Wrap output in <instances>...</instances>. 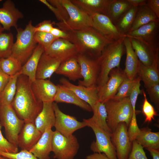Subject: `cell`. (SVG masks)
<instances>
[{
	"mask_svg": "<svg viewBox=\"0 0 159 159\" xmlns=\"http://www.w3.org/2000/svg\"><path fill=\"white\" fill-rule=\"evenodd\" d=\"M43 105V103L35 96L28 77L19 74L17 80L16 92L11 104L18 117L24 122H34L42 109Z\"/></svg>",
	"mask_w": 159,
	"mask_h": 159,
	"instance_id": "cell-1",
	"label": "cell"
},
{
	"mask_svg": "<svg viewBox=\"0 0 159 159\" xmlns=\"http://www.w3.org/2000/svg\"><path fill=\"white\" fill-rule=\"evenodd\" d=\"M63 30L68 33L69 41L75 45L78 53L95 59H97L107 45L113 42L92 26L77 30Z\"/></svg>",
	"mask_w": 159,
	"mask_h": 159,
	"instance_id": "cell-2",
	"label": "cell"
},
{
	"mask_svg": "<svg viewBox=\"0 0 159 159\" xmlns=\"http://www.w3.org/2000/svg\"><path fill=\"white\" fill-rule=\"evenodd\" d=\"M125 37L107 45L97 58L100 67L97 82V88L106 82L112 69L120 67L121 58L125 52L124 42Z\"/></svg>",
	"mask_w": 159,
	"mask_h": 159,
	"instance_id": "cell-3",
	"label": "cell"
},
{
	"mask_svg": "<svg viewBox=\"0 0 159 159\" xmlns=\"http://www.w3.org/2000/svg\"><path fill=\"white\" fill-rule=\"evenodd\" d=\"M34 28L31 20L24 29H16V40L13 45L10 56L17 59L22 65L31 56L37 45L34 39Z\"/></svg>",
	"mask_w": 159,
	"mask_h": 159,
	"instance_id": "cell-4",
	"label": "cell"
},
{
	"mask_svg": "<svg viewBox=\"0 0 159 159\" xmlns=\"http://www.w3.org/2000/svg\"><path fill=\"white\" fill-rule=\"evenodd\" d=\"M104 104L107 113V124L112 132L120 122H124L128 126L133 112L129 97L111 99Z\"/></svg>",
	"mask_w": 159,
	"mask_h": 159,
	"instance_id": "cell-5",
	"label": "cell"
},
{
	"mask_svg": "<svg viewBox=\"0 0 159 159\" xmlns=\"http://www.w3.org/2000/svg\"><path fill=\"white\" fill-rule=\"evenodd\" d=\"M66 9L69 16L64 23H55L58 28L62 30H79L92 27L91 16L88 13L73 3L70 0H59Z\"/></svg>",
	"mask_w": 159,
	"mask_h": 159,
	"instance_id": "cell-6",
	"label": "cell"
},
{
	"mask_svg": "<svg viewBox=\"0 0 159 159\" xmlns=\"http://www.w3.org/2000/svg\"><path fill=\"white\" fill-rule=\"evenodd\" d=\"M0 123L4 128L6 139L18 147V136L24 121L18 117L11 105L0 106Z\"/></svg>",
	"mask_w": 159,
	"mask_h": 159,
	"instance_id": "cell-7",
	"label": "cell"
},
{
	"mask_svg": "<svg viewBox=\"0 0 159 159\" xmlns=\"http://www.w3.org/2000/svg\"><path fill=\"white\" fill-rule=\"evenodd\" d=\"M52 144V152L56 159H74L80 147L75 135L67 137L56 130L54 131Z\"/></svg>",
	"mask_w": 159,
	"mask_h": 159,
	"instance_id": "cell-8",
	"label": "cell"
},
{
	"mask_svg": "<svg viewBox=\"0 0 159 159\" xmlns=\"http://www.w3.org/2000/svg\"><path fill=\"white\" fill-rule=\"evenodd\" d=\"M83 121L94 132L96 141L91 143L90 148L94 153L105 154L110 159H117L114 147L112 142L110 134L101 128L90 118L84 119Z\"/></svg>",
	"mask_w": 159,
	"mask_h": 159,
	"instance_id": "cell-9",
	"label": "cell"
},
{
	"mask_svg": "<svg viewBox=\"0 0 159 159\" xmlns=\"http://www.w3.org/2000/svg\"><path fill=\"white\" fill-rule=\"evenodd\" d=\"M81 68L83 80H79L78 85L85 87L97 86L100 72V65L97 59L78 53L76 56Z\"/></svg>",
	"mask_w": 159,
	"mask_h": 159,
	"instance_id": "cell-10",
	"label": "cell"
},
{
	"mask_svg": "<svg viewBox=\"0 0 159 159\" xmlns=\"http://www.w3.org/2000/svg\"><path fill=\"white\" fill-rule=\"evenodd\" d=\"M53 105L55 116L54 127L55 130L64 136L69 137L77 130L87 126L83 121L80 122L75 117L63 112L57 103L53 102Z\"/></svg>",
	"mask_w": 159,
	"mask_h": 159,
	"instance_id": "cell-11",
	"label": "cell"
},
{
	"mask_svg": "<svg viewBox=\"0 0 159 159\" xmlns=\"http://www.w3.org/2000/svg\"><path fill=\"white\" fill-rule=\"evenodd\" d=\"M128 127L124 122L119 123L110 136L117 159H127L131 150L132 143L128 136Z\"/></svg>",
	"mask_w": 159,
	"mask_h": 159,
	"instance_id": "cell-12",
	"label": "cell"
},
{
	"mask_svg": "<svg viewBox=\"0 0 159 159\" xmlns=\"http://www.w3.org/2000/svg\"><path fill=\"white\" fill-rule=\"evenodd\" d=\"M126 77L124 70L119 67L115 68L110 72L109 78L102 86L97 88L99 101L104 103L112 98L117 93L120 84Z\"/></svg>",
	"mask_w": 159,
	"mask_h": 159,
	"instance_id": "cell-13",
	"label": "cell"
},
{
	"mask_svg": "<svg viewBox=\"0 0 159 159\" xmlns=\"http://www.w3.org/2000/svg\"><path fill=\"white\" fill-rule=\"evenodd\" d=\"M125 37L139 40L159 49V21H152L126 34Z\"/></svg>",
	"mask_w": 159,
	"mask_h": 159,
	"instance_id": "cell-14",
	"label": "cell"
},
{
	"mask_svg": "<svg viewBox=\"0 0 159 159\" xmlns=\"http://www.w3.org/2000/svg\"><path fill=\"white\" fill-rule=\"evenodd\" d=\"M89 14L92 19V27L107 39L114 42L125 37L107 15L98 13Z\"/></svg>",
	"mask_w": 159,
	"mask_h": 159,
	"instance_id": "cell-15",
	"label": "cell"
},
{
	"mask_svg": "<svg viewBox=\"0 0 159 159\" xmlns=\"http://www.w3.org/2000/svg\"><path fill=\"white\" fill-rule=\"evenodd\" d=\"M44 52L62 62L76 57L78 53L73 44L68 40L61 38L55 40Z\"/></svg>",
	"mask_w": 159,
	"mask_h": 159,
	"instance_id": "cell-16",
	"label": "cell"
},
{
	"mask_svg": "<svg viewBox=\"0 0 159 159\" xmlns=\"http://www.w3.org/2000/svg\"><path fill=\"white\" fill-rule=\"evenodd\" d=\"M59 82L62 87L71 90L81 100L89 104L92 109L99 101L97 86L85 87L79 85H77L64 78H61Z\"/></svg>",
	"mask_w": 159,
	"mask_h": 159,
	"instance_id": "cell-17",
	"label": "cell"
},
{
	"mask_svg": "<svg viewBox=\"0 0 159 159\" xmlns=\"http://www.w3.org/2000/svg\"><path fill=\"white\" fill-rule=\"evenodd\" d=\"M24 17L23 14L11 0L5 1L2 7L0 8V24L4 30L10 31L12 27L16 29L18 21Z\"/></svg>",
	"mask_w": 159,
	"mask_h": 159,
	"instance_id": "cell-18",
	"label": "cell"
},
{
	"mask_svg": "<svg viewBox=\"0 0 159 159\" xmlns=\"http://www.w3.org/2000/svg\"><path fill=\"white\" fill-rule=\"evenodd\" d=\"M132 47L139 60L144 65H152L159 60V49L138 39L130 38Z\"/></svg>",
	"mask_w": 159,
	"mask_h": 159,
	"instance_id": "cell-19",
	"label": "cell"
},
{
	"mask_svg": "<svg viewBox=\"0 0 159 159\" xmlns=\"http://www.w3.org/2000/svg\"><path fill=\"white\" fill-rule=\"evenodd\" d=\"M31 87L35 96L39 101L43 103L54 102L57 86L50 80L36 79L31 83Z\"/></svg>",
	"mask_w": 159,
	"mask_h": 159,
	"instance_id": "cell-20",
	"label": "cell"
},
{
	"mask_svg": "<svg viewBox=\"0 0 159 159\" xmlns=\"http://www.w3.org/2000/svg\"><path fill=\"white\" fill-rule=\"evenodd\" d=\"M42 133L34 122H25L18 138V146L21 150L29 151L36 143Z\"/></svg>",
	"mask_w": 159,
	"mask_h": 159,
	"instance_id": "cell-21",
	"label": "cell"
},
{
	"mask_svg": "<svg viewBox=\"0 0 159 159\" xmlns=\"http://www.w3.org/2000/svg\"><path fill=\"white\" fill-rule=\"evenodd\" d=\"M52 127L47 128L36 143L29 151L39 159H50L52 151V139L54 131Z\"/></svg>",
	"mask_w": 159,
	"mask_h": 159,
	"instance_id": "cell-22",
	"label": "cell"
},
{
	"mask_svg": "<svg viewBox=\"0 0 159 159\" xmlns=\"http://www.w3.org/2000/svg\"><path fill=\"white\" fill-rule=\"evenodd\" d=\"M62 62L44 52L41 55L37 67L36 79H46L55 72Z\"/></svg>",
	"mask_w": 159,
	"mask_h": 159,
	"instance_id": "cell-23",
	"label": "cell"
},
{
	"mask_svg": "<svg viewBox=\"0 0 159 159\" xmlns=\"http://www.w3.org/2000/svg\"><path fill=\"white\" fill-rule=\"evenodd\" d=\"M124 42L126 54L124 71L127 78L134 80L138 76L139 60L132 47L130 38L125 37Z\"/></svg>",
	"mask_w": 159,
	"mask_h": 159,
	"instance_id": "cell-24",
	"label": "cell"
},
{
	"mask_svg": "<svg viewBox=\"0 0 159 159\" xmlns=\"http://www.w3.org/2000/svg\"><path fill=\"white\" fill-rule=\"evenodd\" d=\"M74 4L89 14L98 13L107 16L113 0H70Z\"/></svg>",
	"mask_w": 159,
	"mask_h": 159,
	"instance_id": "cell-25",
	"label": "cell"
},
{
	"mask_svg": "<svg viewBox=\"0 0 159 159\" xmlns=\"http://www.w3.org/2000/svg\"><path fill=\"white\" fill-rule=\"evenodd\" d=\"M53 102H43L42 109L35 119V125L42 134L47 128L54 127L55 116Z\"/></svg>",
	"mask_w": 159,
	"mask_h": 159,
	"instance_id": "cell-26",
	"label": "cell"
},
{
	"mask_svg": "<svg viewBox=\"0 0 159 159\" xmlns=\"http://www.w3.org/2000/svg\"><path fill=\"white\" fill-rule=\"evenodd\" d=\"M57 85V90L54 102L72 104L85 110L92 111L89 105L80 98L72 91L63 87L60 85Z\"/></svg>",
	"mask_w": 159,
	"mask_h": 159,
	"instance_id": "cell-27",
	"label": "cell"
},
{
	"mask_svg": "<svg viewBox=\"0 0 159 159\" xmlns=\"http://www.w3.org/2000/svg\"><path fill=\"white\" fill-rule=\"evenodd\" d=\"M159 60L152 65L146 66L139 61L138 76L144 84L145 88L153 85L159 83Z\"/></svg>",
	"mask_w": 159,
	"mask_h": 159,
	"instance_id": "cell-28",
	"label": "cell"
},
{
	"mask_svg": "<svg viewBox=\"0 0 159 159\" xmlns=\"http://www.w3.org/2000/svg\"><path fill=\"white\" fill-rule=\"evenodd\" d=\"M44 52L43 48L38 44L31 56L22 65L19 72L20 74L27 76L31 83L36 79V73L39 61Z\"/></svg>",
	"mask_w": 159,
	"mask_h": 159,
	"instance_id": "cell-29",
	"label": "cell"
},
{
	"mask_svg": "<svg viewBox=\"0 0 159 159\" xmlns=\"http://www.w3.org/2000/svg\"><path fill=\"white\" fill-rule=\"evenodd\" d=\"M55 73L65 76L69 80L74 82L82 78L80 67L76 57L62 62Z\"/></svg>",
	"mask_w": 159,
	"mask_h": 159,
	"instance_id": "cell-30",
	"label": "cell"
},
{
	"mask_svg": "<svg viewBox=\"0 0 159 159\" xmlns=\"http://www.w3.org/2000/svg\"><path fill=\"white\" fill-rule=\"evenodd\" d=\"M135 140L143 148L159 149V132H153L148 127L140 129Z\"/></svg>",
	"mask_w": 159,
	"mask_h": 159,
	"instance_id": "cell-31",
	"label": "cell"
},
{
	"mask_svg": "<svg viewBox=\"0 0 159 159\" xmlns=\"http://www.w3.org/2000/svg\"><path fill=\"white\" fill-rule=\"evenodd\" d=\"M152 21H159V19L146 5L139 6L138 7L133 23L129 32Z\"/></svg>",
	"mask_w": 159,
	"mask_h": 159,
	"instance_id": "cell-32",
	"label": "cell"
},
{
	"mask_svg": "<svg viewBox=\"0 0 159 159\" xmlns=\"http://www.w3.org/2000/svg\"><path fill=\"white\" fill-rule=\"evenodd\" d=\"M19 72L10 77L8 82L0 94V105H10L15 96Z\"/></svg>",
	"mask_w": 159,
	"mask_h": 159,
	"instance_id": "cell-33",
	"label": "cell"
},
{
	"mask_svg": "<svg viewBox=\"0 0 159 159\" xmlns=\"http://www.w3.org/2000/svg\"><path fill=\"white\" fill-rule=\"evenodd\" d=\"M92 110L93 115L90 119L106 132L111 134L112 132L107 124V113L105 104L99 101Z\"/></svg>",
	"mask_w": 159,
	"mask_h": 159,
	"instance_id": "cell-34",
	"label": "cell"
},
{
	"mask_svg": "<svg viewBox=\"0 0 159 159\" xmlns=\"http://www.w3.org/2000/svg\"><path fill=\"white\" fill-rule=\"evenodd\" d=\"M132 6L127 0H113L107 16L115 25L120 17Z\"/></svg>",
	"mask_w": 159,
	"mask_h": 159,
	"instance_id": "cell-35",
	"label": "cell"
},
{
	"mask_svg": "<svg viewBox=\"0 0 159 159\" xmlns=\"http://www.w3.org/2000/svg\"><path fill=\"white\" fill-rule=\"evenodd\" d=\"M138 7L132 6L125 12L117 21L115 25L125 35L129 32L133 23Z\"/></svg>",
	"mask_w": 159,
	"mask_h": 159,
	"instance_id": "cell-36",
	"label": "cell"
},
{
	"mask_svg": "<svg viewBox=\"0 0 159 159\" xmlns=\"http://www.w3.org/2000/svg\"><path fill=\"white\" fill-rule=\"evenodd\" d=\"M54 14L59 22L65 23L69 18L67 12L59 0H40Z\"/></svg>",
	"mask_w": 159,
	"mask_h": 159,
	"instance_id": "cell-37",
	"label": "cell"
},
{
	"mask_svg": "<svg viewBox=\"0 0 159 159\" xmlns=\"http://www.w3.org/2000/svg\"><path fill=\"white\" fill-rule=\"evenodd\" d=\"M22 65L17 59L11 56L0 59V68L6 74L11 77L19 72Z\"/></svg>",
	"mask_w": 159,
	"mask_h": 159,
	"instance_id": "cell-38",
	"label": "cell"
},
{
	"mask_svg": "<svg viewBox=\"0 0 159 159\" xmlns=\"http://www.w3.org/2000/svg\"><path fill=\"white\" fill-rule=\"evenodd\" d=\"M14 43L13 35L11 32L0 33V59L10 56Z\"/></svg>",
	"mask_w": 159,
	"mask_h": 159,
	"instance_id": "cell-39",
	"label": "cell"
},
{
	"mask_svg": "<svg viewBox=\"0 0 159 159\" xmlns=\"http://www.w3.org/2000/svg\"><path fill=\"white\" fill-rule=\"evenodd\" d=\"M50 33L37 32H35L34 39L36 43L40 45L44 51L47 49L56 39Z\"/></svg>",
	"mask_w": 159,
	"mask_h": 159,
	"instance_id": "cell-40",
	"label": "cell"
},
{
	"mask_svg": "<svg viewBox=\"0 0 159 159\" xmlns=\"http://www.w3.org/2000/svg\"><path fill=\"white\" fill-rule=\"evenodd\" d=\"M134 80L135 79L131 80L126 77L120 84L117 93L112 99H120L129 97Z\"/></svg>",
	"mask_w": 159,
	"mask_h": 159,
	"instance_id": "cell-41",
	"label": "cell"
},
{
	"mask_svg": "<svg viewBox=\"0 0 159 159\" xmlns=\"http://www.w3.org/2000/svg\"><path fill=\"white\" fill-rule=\"evenodd\" d=\"M144 96L142 105V112L145 117L144 122H150L154 119V117L158 115L153 105L148 101L145 92L143 91Z\"/></svg>",
	"mask_w": 159,
	"mask_h": 159,
	"instance_id": "cell-42",
	"label": "cell"
},
{
	"mask_svg": "<svg viewBox=\"0 0 159 159\" xmlns=\"http://www.w3.org/2000/svg\"><path fill=\"white\" fill-rule=\"evenodd\" d=\"M0 155L7 159H39L29 151L25 150H21L19 152L14 153L0 151Z\"/></svg>",
	"mask_w": 159,
	"mask_h": 159,
	"instance_id": "cell-43",
	"label": "cell"
},
{
	"mask_svg": "<svg viewBox=\"0 0 159 159\" xmlns=\"http://www.w3.org/2000/svg\"><path fill=\"white\" fill-rule=\"evenodd\" d=\"M141 81L138 76L135 79L134 83L129 97L133 110V113L139 112L136 110L135 105L138 96L142 92L140 88Z\"/></svg>",
	"mask_w": 159,
	"mask_h": 159,
	"instance_id": "cell-44",
	"label": "cell"
},
{
	"mask_svg": "<svg viewBox=\"0 0 159 159\" xmlns=\"http://www.w3.org/2000/svg\"><path fill=\"white\" fill-rule=\"evenodd\" d=\"M127 159H148L143 147L135 140L132 142L130 152Z\"/></svg>",
	"mask_w": 159,
	"mask_h": 159,
	"instance_id": "cell-45",
	"label": "cell"
},
{
	"mask_svg": "<svg viewBox=\"0 0 159 159\" xmlns=\"http://www.w3.org/2000/svg\"><path fill=\"white\" fill-rule=\"evenodd\" d=\"M2 127L0 123V151L13 153L18 152V147L10 143L3 135L1 131Z\"/></svg>",
	"mask_w": 159,
	"mask_h": 159,
	"instance_id": "cell-46",
	"label": "cell"
},
{
	"mask_svg": "<svg viewBox=\"0 0 159 159\" xmlns=\"http://www.w3.org/2000/svg\"><path fill=\"white\" fill-rule=\"evenodd\" d=\"M136 113L133 114L132 116L127 128V133L130 141L132 142L135 140L137 135L140 131L138 126Z\"/></svg>",
	"mask_w": 159,
	"mask_h": 159,
	"instance_id": "cell-47",
	"label": "cell"
},
{
	"mask_svg": "<svg viewBox=\"0 0 159 159\" xmlns=\"http://www.w3.org/2000/svg\"><path fill=\"white\" fill-rule=\"evenodd\" d=\"M146 91L151 102L158 109L159 107V83L155 84L146 88Z\"/></svg>",
	"mask_w": 159,
	"mask_h": 159,
	"instance_id": "cell-48",
	"label": "cell"
},
{
	"mask_svg": "<svg viewBox=\"0 0 159 159\" xmlns=\"http://www.w3.org/2000/svg\"><path fill=\"white\" fill-rule=\"evenodd\" d=\"M55 22L50 20H44L34 26L35 32H37L50 33L55 25Z\"/></svg>",
	"mask_w": 159,
	"mask_h": 159,
	"instance_id": "cell-49",
	"label": "cell"
},
{
	"mask_svg": "<svg viewBox=\"0 0 159 159\" xmlns=\"http://www.w3.org/2000/svg\"><path fill=\"white\" fill-rule=\"evenodd\" d=\"M50 33L57 38H61L70 40V38L68 33L64 31L59 28L53 27Z\"/></svg>",
	"mask_w": 159,
	"mask_h": 159,
	"instance_id": "cell-50",
	"label": "cell"
},
{
	"mask_svg": "<svg viewBox=\"0 0 159 159\" xmlns=\"http://www.w3.org/2000/svg\"><path fill=\"white\" fill-rule=\"evenodd\" d=\"M146 5L159 19V0H147Z\"/></svg>",
	"mask_w": 159,
	"mask_h": 159,
	"instance_id": "cell-51",
	"label": "cell"
},
{
	"mask_svg": "<svg viewBox=\"0 0 159 159\" xmlns=\"http://www.w3.org/2000/svg\"><path fill=\"white\" fill-rule=\"evenodd\" d=\"M10 76L4 73L0 68V94L8 82Z\"/></svg>",
	"mask_w": 159,
	"mask_h": 159,
	"instance_id": "cell-52",
	"label": "cell"
},
{
	"mask_svg": "<svg viewBox=\"0 0 159 159\" xmlns=\"http://www.w3.org/2000/svg\"><path fill=\"white\" fill-rule=\"evenodd\" d=\"M86 159H110L105 154L102 153H94L86 157Z\"/></svg>",
	"mask_w": 159,
	"mask_h": 159,
	"instance_id": "cell-53",
	"label": "cell"
},
{
	"mask_svg": "<svg viewBox=\"0 0 159 159\" xmlns=\"http://www.w3.org/2000/svg\"><path fill=\"white\" fill-rule=\"evenodd\" d=\"M132 6L138 7L146 5L147 0H127Z\"/></svg>",
	"mask_w": 159,
	"mask_h": 159,
	"instance_id": "cell-54",
	"label": "cell"
},
{
	"mask_svg": "<svg viewBox=\"0 0 159 159\" xmlns=\"http://www.w3.org/2000/svg\"><path fill=\"white\" fill-rule=\"evenodd\" d=\"M149 152L153 159H159V149L152 148L145 149Z\"/></svg>",
	"mask_w": 159,
	"mask_h": 159,
	"instance_id": "cell-55",
	"label": "cell"
},
{
	"mask_svg": "<svg viewBox=\"0 0 159 159\" xmlns=\"http://www.w3.org/2000/svg\"><path fill=\"white\" fill-rule=\"evenodd\" d=\"M4 29L2 26L0 24V33L4 32Z\"/></svg>",
	"mask_w": 159,
	"mask_h": 159,
	"instance_id": "cell-56",
	"label": "cell"
},
{
	"mask_svg": "<svg viewBox=\"0 0 159 159\" xmlns=\"http://www.w3.org/2000/svg\"><path fill=\"white\" fill-rule=\"evenodd\" d=\"M1 159H7L1 156Z\"/></svg>",
	"mask_w": 159,
	"mask_h": 159,
	"instance_id": "cell-57",
	"label": "cell"
},
{
	"mask_svg": "<svg viewBox=\"0 0 159 159\" xmlns=\"http://www.w3.org/2000/svg\"><path fill=\"white\" fill-rule=\"evenodd\" d=\"M1 156L0 155V159H1Z\"/></svg>",
	"mask_w": 159,
	"mask_h": 159,
	"instance_id": "cell-58",
	"label": "cell"
},
{
	"mask_svg": "<svg viewBox=\"0 0 159 159\" xmlns=\"http://www.w3.org/2000/svg\"></svg>",
	"mask_w": 159,
	"mask_h": 159,
	"instance_id": "cell-59",
	"label": "cell"
}]
</instances>
